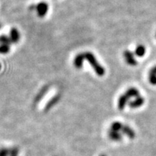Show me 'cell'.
Listing matches in <instances>:
<instances>
[{"instance_id": "1", "label": "cell", "mask_w": 156, "mask_h": 156, "mask_svg": "<svg viewBox=\"0 0 156 156\" xmlns=\"http://www.w3.org/2000/svg\"><path fill=\"white\" fill-rule=\"evenodd\" d=\"M83 56L84 60L86 59L89 62V63L91 64V66L93 67V69L98 75L102 76L105 73V70L103 69V68L101 67L99 63H98L96 58L93 54H91L90 52H87V53L83 54Z\"/></svg>"}, {"instance_id": "12", "label": "cell", "mask_w": 156, "mask_h": 156, "mask_svg": "<svg viewBox=\"0 0 156 156\" xmlns=\"http://www.w3.org/2000/svg\"><path fill=\"white\" fill-rule=\"evenodd\" d=\"M102 156H103V155H102Z\"/></svg>"}, {"instance_id": "3", "label": "cell", "mask_w": 156, "mask_h": 156, "mask_svg": "<svg viewBox=\"0 0 156 156\" xmlns=\"http://www.w3.org/2000/svg\"><path fill=\"white\" fill-rule=\"evenodd\" d=\"M20 38V35L17 29L16 28H12L9 33V39H10L12 43H17L19 41Z\"/></svg>"}, {"instance_id": "10", "label": "cell", "mask_w": 156, "mask_h": 156, "mask_svg": "<svg viewBox=\"0 0 156 156\" xmlns=\"http://www.w3.org/2000/svg\"><path fill=\"white\" fill-rule=\"evenodd\" d=\"M0 69H1V65H0Z\"/></svg>"}, {"instance_id": "8", "label": "cell", "mask_w": 156, "mask_h": 156, "mask_svg": "<svg viewBox=\"0 0 156 156\" xmlns=\"http://www.w3.org/2000/svg\"><path fill=\"white\" fill-rule=\"evenodd\" d=\"M136 52L138 56H143L144 54H145V48L143 46H140L139 47L136 48Z\"/></svg>"}, {"instance_id": "7", "label": "cell", "mask_w": 156, "mask_h": 156, "mask_svg": "<svg viewBox=\"0 0 156 156\" xmlns=\"http://www.w3.org/2000/svg\"><path fill=\"white\" fill-rule=\"evenodd\" d=\"M11 43L12 42H11L10 39H9V37L7 36H5V35L0 36V44H1L9 45L11 44Z\"/></svg>"}, {"instance_id": "6", "label": "cell", "mask_w": 156, "mask_h": 156, "mask_svg": "<svg viewBox=\"0 0 156 156\" xmlns=\"http://www.w3.org/2000/svg\"><path fill=\"white\" fill-rule=\"evenodd\" d=\"M9 50H10L9 45H7V44L0 45V54H6L9 53Z\"/></svg>"}, {"instance_id": "11", "label": "cell", "mask_w": 156, "mask_h": 156, "mask_svg": "<svg viewBox=\"0 0 156 156\" xmlns=\"http://www.w3.org/2000/svg\"><path fill=\"white\" fill-rule=\"evenodd\" d=\"M0 28H1V25H0Z\"/></svg>"}, {"instance_id": "4", "label": "cell", "mask_w": 156, "mask_h": 156, "mask_svg": "<svg viewBox=\"0 0 156 156\" xmlns=\"http://www.w3.org/2000/svg\"><path fill=\"white\" fill-rule=\"evenodd\" d=\"M59 99H60V95H56L54 97L52 98L51 99V100L48 102L47 105H46V108H45V110H46V111L50 110V109L52 107H53L54 105H55L56 103L58 102V101H59Z\"/></svg>"}, {"instance_id": "2", "label": "cell", "mask_w": 156, "mask_h": 156, "mask_svg": "<svg viewBox=\"0 0 156 156\" xmlns=\"http://www.w3.org/2000/svg\"><path fill=\"white\" fill-rule=\"evenodd\" d=\"M48 9V4L42 2L38 4L36 6V10L38 15L40 17H44L45 15L47 14V12Z\"/></svg>"}, {"instance_id": "5", "label": "cell", "mask_w": 156, "mask_h": 156, "mask_svg": "<svg viewBox=\"0 0 156 156\" xmlns=\"http://www.w3.org/2000/svg\"><path fill=\"white\" fill-rule=\"evenodd\" d=\"M48 88H49V87L48 86H45L44 87H43L41 90L40 92L38 93V95H36V98H35V103H38L39 101L41 100L44 97V95L47 93L48 91Z\"/></svg>"}, {"instance_id": "9", "label": "cell", "mask_w": 156, "mask_h": 156, "mask_svg": "<svg viewBox=\"0 0 156 156\" xmlns=\"http://www.w3.org/2000/svg\"><path fill=\"white\" fill-rule=\"evenodd\" d=\"M8 155V151L7 149L0 150V156H7Z\"/></svg>"}]
</instances>
